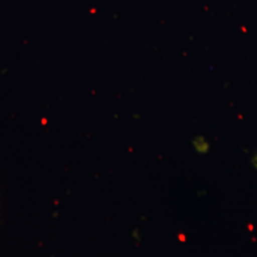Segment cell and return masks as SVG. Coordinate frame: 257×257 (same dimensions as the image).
Segmentation results:
<instances>
[{
	"instance_id": "1",
	"label": "cell",
	"mask_w": 257,
	"mask_h": 257,
	"mask_svg": "<svg viewBox=\"0 0 257 257\" xmlns=\"http://www.w3.org/2000/svg\"><path fill=\"white\" fill-rule=\"evenodd\" d=\"M193 147L198 153H206L209 150V143L203 137H197L193 141Z\"/></svg>"
},
{
	"instance_id": "2",
	"label": "cell",
	"mask_w": 257,
	"mask_h": 257,
	"mask_svg": "<svg viewBox=\"0 0 257 257\" xmlns=\"http://www.w3.org/2000/svg\"><path fill=\"white\" fill-rule=\"evenodd\" d=\"M251 163H252V166L257 169V153L254 155V156L252 157V160H251Z\"/></svg>"
}]
</instances>
